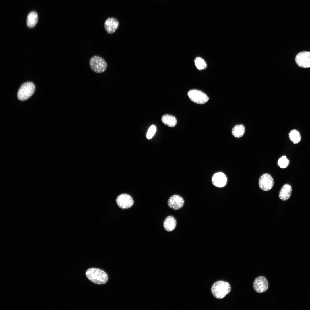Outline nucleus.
<instances>
[{
	"mask_svg": "<svg viewBox=\"0 0 310 310\" xmlns=\"http://www.w3.org/2000/svg\"><path fill=\"white\" fill-rule=\"evenodd\" d=\"M188 95L191 101L197 104H204L209 100L208 97L205 94L197 90H189L188 93Z\"/></svg>",
	"mask_w": 310,
	"mask_h": 310,
	"instance_id": "5",
	"label": "nucleus"
},
{
	"mask_svg": "<svg viewBox=\"0 0 310 310\" xmlns=\"http://www.w3.org/2000/svg\"><path fill=\"white\" fill-rule=\"evenodd\" d=\"M37 13L35 11L30 12L28 14L27 18L26 24L29 28H32L37 24L38 16Z\"/></svg>",
	"mask_w": 310,
	"mask_h": 310,
	"instance_id": "15",
	"label": "nucleus"
},
{
	"mask_svg": "<svg viewBox=\"0 0 310 310\" xmlns=\"http://www.w3.org/2000/svg\"><path fill=\"white\" fill-rule=\"evenodd\" d=\"M184 201L183 198L178 195H174L171 197L168 202V206L172 209L177 210L181 208L183 205Z\"/></svg>",
	"mask_w": 310,
	"mask_h": 310,
	"instance_id": "11",
	"label": "nucleus"
},
{
	"mask_svg": "<svg viewBox=\"0 0 310 310\" xmlns=\"http://www.w3.org/2000/svg\"><path fill=\"white\" fill-rule=\"evenodd\" d=\"M213 295L217 299H222L228 294L231 290L230 286L228 282L218 281L215 282L211 288Z\"/></svg>",
	"mask_w": 310,
	"mask_h": 310,
	"instance_id": "2",
	"label": "nucleus"
},
{
	"mask_svg": "<svg viewBox=\"0 0 310 310\" xmlns=\"http://www.w3.org/2000/svg\"><path fill=\"white\" fill-rule=\"evenodd\" d=\"M227 178L226 175L221 172H217L214 174L212 177V181L215 186L222 188L226 184Z\"/></svg>",
	"mask_w": 310,
	"mask_h": 310,
	"instance_id": "10",
	"label": "nucleus"
},
{
	"mask_svg": "<svg viewBox=\"0 0 310 310\" xmlns=\"http://www.w3.org/2000/svg\"><path fill=\"white\" fill-rule=\"evenodd\" d=\"M163 123L170 127L175 126L177 123L176 118L174 116L168 114L163 115L161 119Z\"/></svg>",
	"mask_w": 310,
	"mask_h": 310,
	"instance_id": "16",
	"label": "nucleus"
},
{
	"mask_svg": "<svg viewBox=\"0 0 310 310\" xmlns=\"http://www.w3.org/2000/svg\"><path fill=\"white\" fill-rule=\"evenodd\" d=\"M176 221L172 216H167L165 219L163 226L165 229L168 232L171 231L175 229L176 226Z\"/></svg>",
	"mask_w": 310,
	"mask_h": 310,
	"instance_id": "14",
	"label": "nucleus"
},
{
	"mask_svg": "<svg viewBox=\"0 0 310 310\" xmlns=\"http://www.w3.org/2000/svg\"><path fill=\"white\" fill-rule=\"evenodd\" d=\"M156 130V127L154 125H151L148 129L147 131L146 137L148 139H150L154 135Z\"/></svg>",
	"mask_w": 310,
	"mask_h": 310,
	"instance_id": "21",
	"label": "nucleus"
},
{
	"mask_svg": "<svg viewBox=\"0 0 310 310\" xmlns=\"http://www.w3.org/2000/svg\"><path fill=\"white\" fill-rule=\"evenodd\" d=\"M195 65L198 69L202 70L206 67V63L204 60L200 57H196L194 61Z\"/></svg>",
	"mask_w": 310,
	"mask_h": 310,
	"instance_id": "19",
	"label": "nucleus"
},
{
	"mask_svg": "<svg viewBox=\"0 0 310 310\" xmlns=\"http://www.w3.org/2000/svg\"><path fill=\"white\" fill-rule=\"evenodd\" d=\"M274 184L273 179L269 174L265 173L260 177L259 185L260 188L265 191H269L273 187Z\"/></svg>",
	"mask_w": 310,
	"mask_h": 310,
	"instance_id": "6",
	"label": "nucleus"
},
{
	"mask_svg": "<svg viewBox=\"0 0 310 310\" xmlns=\"http://www.w3.org/2000/svg\"><path fill=\"white\" fill-rule=\"evenodd\" d=\"M89 63L91 69L97 73L104 72L107 67V63L105 60L98 56L95 55L91 57Z\"/></svg>",
	"mask_w": 310,
	"mask_h": 310,
	"instance_id": "4",
	"label": "nucleus"
},
{
	"mask_svg": "<svg viewBox=\"0 0 310 310\" xmlns=\"http://www.w3.org/2000/svg\"><path fill=\"white\" fill-rule=\"evenodd\" d=\"M253 286L254 289L257 293H263L266 292L268 287V282L264 277L259 276L254 280Z\"/></svg>",
	"mask_w": 310,
	"mask_h": 310,
	"instance_id": "9",
	"label": "nucleus"
},
{
	"mask_svg": "<svg viewBox=\"0 0 310 310\" xmlns=\"http://www.w3.org/2000/svg\"><path fill=\"white\" fill-rule=\"evenodd\" d=\"M289 137L291 141L294 144L299 143L301 140V137L299 132L296 129L291 130L289 134Z\"/></svg>",
	"mask_w": 310,
	"mask_h": 310,
	"instance_id": "18",
	"label": "nucleus"
},
{
	"mask_svg": "<svg viewBox=\"0 0 310 310\" xmlns=\"http://www.w3.org/2000/svg\"><path fill=\"white\" fill-rule=\"evenodd\" d=\"M245 132V127L242 124L235 125L233 128L232 133L233 135L237 138H240L243 135Z\"/></svg>",
	"mask_w": 310,
	"mask_h": 310,
	"instance_id": "17",
	"label": "nucleus"
},
{
	"mask_svg": "<svg viewBox=\"0 0 310 310\" xmlns=\"http://www.w3.org/2000/svg\"><path fill=\"white\" fill-rule=\"evenodd\" d=\"M119 26V22L118 20L113 18H108L104 24L105 29L109 34H112L115 32Z\"/></svg>",
	"mask_w": 310,
	"mask_h": 310,
	"instance_id": "12",
	"label": "nucleus"
},
{
	"mask_svg": "<svg viewBox=\"0 0 310 310\" xmlns=\"http://www.w3.org/2000/svg\"><path fill=\"white\" fill-rule=\"evenodd\" d=\"M116 202L118 206L122 209L129 208L134 204V201L131 196L125 193L119 195L116 199Z\"/></svg>",
	"mask_w": 310,
	"mask_h": 310,
	"instance_id": "8",
	"label": "nucleus"
},
{
	"mask_svg": "<svg viewBox=\"0 0 310 310\" xmlns=\"http://www.w3.org/2000/svg\"><path fill=\"white\" fill-rule=\"evenodd\" d=\"M295 61L297 65L301 67H310V52L303 51L299 53L296 56Z\"/></svg>",
	"mask_w": 310,
	"mask_h": 310,
	"instance_id": "7",
	"label": "nucleus"
},
{
	"mask_svg": "<svg viewBox=\"0 0 310 310\" xmlns=\"http://www.w3.org/2000/svg\"><path fill=\"white\" fill-rule=\"evenodd\" d=\"M86 275L90 281L97 284H105L108 280V276L106 273L97 268L88 269L86 272Z\"/></svg>",
	"mask_w": 310,
	"mask_h": 310,
	"instance_id": "1",
	"label": "nucleus"
},
{
	"mask_svg": "<svg viewBox=\"0 0 310 310\" xmlns=\"http://www.w3.org/2000/svg\"><path fill=\"white\" fill-rule=\"evenodd\" d=\"M292 188L290 185L286 184L283 186L279 194V198L283 200H288L290 197Z\"/></svg>",
	"mask_w": 310,
	"mask_h": 310,
	"instance_id": "13",
	"label": "nucleus"
},
{
	"mask_svg": "<svg viewBox=\"0 0 310 310\" xmlns=\"http://www.w3.org/2000/svg\"><path fill=\"white\" fill-rule=\"evenodd\" d=\"M35 89V86L32 82H27L24 83L21 85L18 92V99L21 101L27 100L33 94Z\"/></svg>",
	"mask_w": 310,
	"mask_h": 310,
	"instance_id": "3",
	"label": "nucleus"
},
{
	"mask_svg": "<svg viewBox=\"0 0 310 310\" xmlns=\"http://www.w3.org/2000/svg\"><path fill=\"white\" fill-rule=\"evenodd\" d=\"M289 163V160L285 156H284L278 159V165L280 168H284L288 166Z\"/></svg>",
	"mask_w": 310,
	"mask_h": 310,
	"instance_id": "20",
	"label": "nucleus"
}]
</instances>
